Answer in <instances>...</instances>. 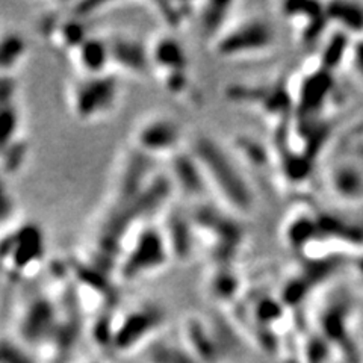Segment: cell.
I'll return each instance as SVG.
<instances>
[{"label": "cell", "mask_w": 363, "mask_h": 363, "mask_svg": "<svg viewBox=\"0 0 363 363\" xmlns=\"http://www.w3.org/2000/svg\"><path fill=\"white\" fill-rule=\"evenodd\" d=\"M191 153L199 162L206 184L233 209L247 211L251 193L235 162L221 145L208 136H199L191 145Z\"/></svg>", "instance_id": "6da1fadb"}, {"label": "cell", "mask_w": 363, "mask_h": 363, "mask_svg": "<svg viewBox=\"0 0 363 363\" xmlns=\"http://www.w3.org/2000/svg\"><path fill=\"white\" fill-rule=\"evenodd\" d=\"M170 259L171 254L162 230L145 224L126 239L115 272L121 282H135L165 268Z\"/></svg>", "instance_id": "7a4b0ae2"}, {"label": "cell", "mask_w": 363, "mask_h": 363, "mask_svg": "<svg viewBox=\"0 0 363 363\" xmlns=\"http://www.w3.org/2000/svg\"><path fill=\"white\" fill-rule=\"evenodd\" d=\"M44 256V233L35 224L15 226L0 238V268L14 278L35 274Z\"/></svg>", "instance_id": "3957f363"}, {"label": "cell", "mask_w": 363, "mask_h": 363, "mask_svg": "<svg viewBox=\"0 0 363 363\" xmlns=\"http://www.w3.org/2000/svg\"><path fill=\"white\" fill-rule=\"evenodd\" d=\"M120 97L118 79L112 73L80 76L69 88V105L74 117L84 123L102 120L114 111Z\"/></svg>", "instance_id": "277c9868"}, {"label": "cell", "mask_w": 363, "mask_h": 363, "mask_svg": "<svg viewBox=\"0 0 363 363\" xmlns=\"http://www.w3.org/2000/svg\"><path fill=\"white\" fill-rule=\"evenodd\" d=\"M184 139V127L177 120L167 115H152L135 127L132 147L150 159L163 156L171 159L182 152Z\"/></svg>", "instance_id": "5b68a950"}, {"label": "cell", "mask_w": 363, "mask_h": 363, "mask_svg": "<svg viewBox=\"0 0 363 363\" xmlns=\"http://www.w3.org/2000/svg\"><path fill=\"white\" fill-rule=\"evenodd\" d=\"M165 313L156 304H143L132 309L115 323L112 350L118 353H127L135 346L141 345L147 337L158 332L163 324Z\"/></svg>", "instance_id": "8992f818"}, {"label": "cell", "mask_w": 363, "mask_h": 363, "mask_svg": "<svg viewBox=\"0 0 363 363\" xmlns=\"http://www.w3.org/2000/svg\"><path fill=\"white\" fill-rule=\"evenodd\" d=\"M272 41L271 29L260 20L244 21L232 29H222L212 41L213 52L220 57H238L265 51Z\"/></svg>", "instance_id": "52a82bcc"}, {"label": "cell", "mask_w": 363, "mask_h": 363, "mask_svg": "<svg viewBox=\"0 0 363 363\" xmlns=\"http://www.w3.org/2000/svg\"><path fill=\"white\" fill-rule=\"evenodd\" d=\"M60 324L61 321L53 301L47 296H35L21 313L19 324L21 342L43 344L55 341Z\"/></svg>", "instance_id": "ba28073f"}, {"label": "cell", "mask_w": 363, "mask_h": 363, "mask_svg": "<svg viewBox=\"0 0 363 363\" xmlns=\"http://www.w3.org/2000/svg\"><path fill=\"white\" fill-rule=\"evenodd\" d=\"M111 67L120 69L127 74H145L152 71L150 48L145 47L141 41L136 38L117 35L108 38Z\"/></svg>", "instance_id": "9c48e42d"}, {"label": "cell", "mask_w": 363, "mask_h": 363, "mask_svg": "<svg viewBox=\"0 0 363 363\" xmlns=\"http://www.w3.org/2000/svg\"><path fill=\"white\" fill-rule=\"evenodd\" d=\"M161 230L170 250L171 259L184 262L191 258L194 241L197 238L191 215H182V213L172 212Z\"/></svg>", "instance_id": "30bf717a"}, {"label": "cell", "mask_w": 363, "mask_h": 363, "mask_svg": "<svg viewBox=\"0 0 363 363\" xmlns=\"http://www.w3.org/2000/svg\"><path fill=\"white\" fill-rule=\"evenodd\" d=\"M170 179L175 188H179L182 194L188 197H200L209 189L200 165L191 150H182L175 158H171Z\"/></svg>", "instance_id": "8fae6325"}, {"label": "cell", "mask_w": 363, "mask_h": 363, "mask_svg": "<svg viewBox=\"0 0 363 363\" xmlns=\"http://www.w3.org/2000/svg\"><path fill=\"white\" fill-rule=\"evenodd\" d=\"M185 348L199 363H217L220 360V344L209 326L199 317H191L184 326Z\"/></svg>", "instance_id": "7c38bea8"}, {"label": "cell", "mask_w": 363, "mask_h": 363, "mask_svg": "<svg viewBox=\"0 0 363 363\" xmlns=\"http://www.w3.org/2000/svg\"><path fill=\"white\" fill-rule=\"evenodd\" d=\"M71 57L82 76H98V74L111 73L108 39L89 35L84 43L74 48Z\"/></svg>", "instance_id": "4fadbf2b"}, {"label": "cell", "mask_w": 363, "mask_h": 363, "mask_svg": "<svg viewBox=\"0 0 363 363\" xmlns=\"http://www.w3.org/2000/svg\"><path fill=\"white\" fill-rule=\"evenodd\" d=\"M26 41L20 35H0V74H11L26 57Z\"/></svg>", "instance_id": "5bb4252c"}, {"label": "cell", "mask_w": 363, "mask_h": 363, "mask_svg": "<svg viewBox=\"0 0 363 363\" xmlns=\"http://www.w3.org/2000/svg\"><path fill=\"white\" fill-rule=\"evenodd\" d=\"M148 363H199L185 345L156 342L147 351Z\"/></svg>", "instance_id": "9a60e30c"}, {"label": "cell", "mask_w": 363, "mask_h": 363, "mask_svg": "<svg viewBox=\"0 0 363 363\" xmlns=\"http://www.w3.org/2000/svg\"><path fill=\"white\" fill-rule=\"evenodd\" d=\"M159 12V19L165 23L170 30H179L185 26L195 15V6L191 3H154L153 5Z\"/></svg>", "instance_id": "2e32d148"}, {"label": "cell", "mask_w": 363, "mask_h": 363, "mask_svg": "<svg viewBox=\"0 0 363 363\" xmlns=\"http://www.w3.org/2000/svg\"><path fill=\"white\" fill-rule=\"evenodd\" d=\"M229 6V3H204L202 5V10L195 12L200 19L203 34L212 37V41L222 32V23L227 14L224 10Z\"/></svg>", "instance_id": "e0dca14e"}, {"label": "cell", "mask_w": 363, "mask_h": 363, "mask_svg": "<svg viewBox=\"0 0 363 363\" xmlns=\"http://www.w3.org/2000/svg\"><path fill=\"white\" fill-rule=\"evenodd\" d=\"M0 363H37L20 342L0 337Z\"/></svg>", "instance_id": "ac0fdd59"}, {"label": "cell", "mask_w": 363, "mask_h": 363, "mask_svg": "<svg viewBox=\"0 0 363 363\" xmlns=\"http://www.w3.org/2000/svg\"><path fill=\"white\" fill-rule=\"evenodd\" d=\"M15 211H17L15 197L6 182L0 177V226L10 224L15 217Z\"/></svg>", "instance_id": "d6986e66"}]
</instances>
